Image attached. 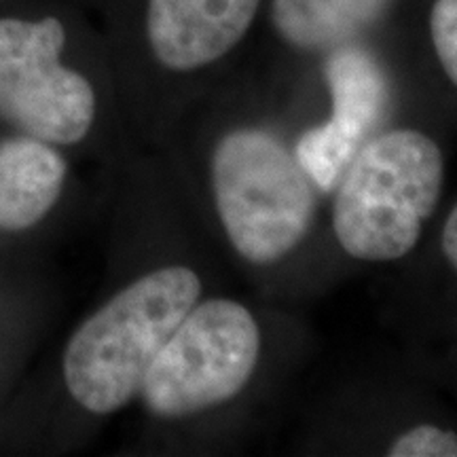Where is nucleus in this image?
Returning <instances> with one entry per match:
<instances>
[{"label":"nucleus","mask_w":457,"mask_h":457,"mask_svg":"<svg viewBox=\"0 0 457 457\" xmlns=\"http://www.w3.org/2000/svg\"><path fill=\"white\" fill-rule=\"evenodd\" d=\"M64 47L57 17H0V117L49 145H77L96 119V91Z\"/></svg>","instance_id":"5"},{"label":"nucleus","mask_w":457,"mask_h":457,"mask_svg":"<svg viewBox=\"0 0 457 457\" xmlns=\"http://www.w3.org/2000/svg\"><path fill=\"white\" fill-rule=\"evenodd\" d=\"M66 180V162L34 136L0 145V228L24 231L49 214Z\"/></svg>","instance_id":"8"},{"label":"nucleus","mask_w":457,"mask_h":457,"mask_svg":"<svg viewBox=\"0 0 457 457\" xmlns=\"http://www.w3.org/2000/svg\"><path fill=\"white\" fill-rule=\"evenodd\" d=\"M392 457H457L455 432L436 426H417L398 436L387 451Z\"/></svg>","instance_id":"10"},{"label":"nucleus","mask_w":457,"mask_h":457,"mask_svg":"<svg viewBox=\"0 0 457 457\" xmlns=\"http://www.w3.org/2000/svg\"><path fill=\"white\" fill-rule=\"evenodd\" d=\"M199 295L202 279L179 265L148 273L112 296L66 345L64 379L72 398L96 415L125 407Z\"/></svg>","instance_id":"1"},{"label":"nucleus","mask_w":457,"mask_h":457,"mask_svg":"<svg viewBox=\"0 0 457 457\" xmlns=\"http://www.w3.org/2000/svg\"><path fill=\"white\" fill-rule=\"evenodd\" d=\"M333 96V114L296 142L295 157L320 191H333L343 171L384 121L390 106V83L369 51L343 45L330 51L324 66Z\"/></svg>","instance_id":"6"},{"label":"nucleus","mask_w":457,"mask_h":457,"mask_svg":"<svg viewBox=\"0 0 457 457\" xmlns=\"http://www.w3.org/2000/svg\"><path fill=\"white\" fill-rule=\"evenodd\" d=\"M443 153L415 129H392L356 153L337 182L335 236L358 261L403 259L441 197Z\"/></svg>","instance_id":"2"},{"label":"nucleus","mask_w":457,"mask_h":457,"mask_svg":"<svg viewBox=\"0 0 457 457\" xmlns=\"http://www.w3.org/2000/svg\"><path fill=\"white\" fill-rule=\"evenodd\" d=\"M430 34L438 62L457 87V0H436L434 3Z\"/></svg>","instance_id":"11"},{"label":"nucleus","mask_w":457,"mask_h":457,"mask_svg":"<svg viewBox=\"0 0 457 457\" xmlns=\"http://www.w3.org/2000/svg\"><path fill=\"white\" fill-rule=\"evenodd\" d=\"M443 253L447 256V261L453 265V270L457 271V205L453 208V212L449 214L447 222H445L443 228Z\"/></svg>","instance_id":"12"},{"label":"nucleus","mask_w":457,"mask_h":457,"mask_svg":"<svg viewBox=\"0 0 457 457\" xmlns=\"http://www.w3.org/2000/svg\"><path fill=\"white\" fill-rule=\"evenodd\" d=\"M261 0H148L146 34L157 62L188 72L220 60L253 26Z\"/></svg>","instance_id":"7"},{"label":"nucleus","mask_w":457,"mask_h":457,"mask_svg":"<svg viewBox=\"0 0 457 457\" xmlns=\"http://www.w3.org/2000/svg\"><path fill=\"white\" fill-rule=\"evenodd\" d=\"M212 185L227 237L245 261L276 262L310 231L316 210L310 176L267 131L227 134L212 157Z\"/></svg>","instance_id":"3"},{"label":"nucleus","mask_w":457,"mask_h":457,"mask_svg":"<svg viewBox=\"0 0 457 457\" xmlns=\"http://www.w3.org/2000/svg\"><path fill=\"white\" fill-rule=\"evenodd\" d=\"M392 0H273L271 20L296 49L333 51L379 20Z\"/></svg>","instance_id":"9"},{"label":"nucleus","mask_w":457,"mask_h":457,"mask_svg":"<svg viewBox=\"0 0 457 457\" xmlns=\"http://www.w3.org/2000/svg\"><path fill=\"white\" fill-rule=\"evenodd\" d=\"M259 356V327L244 305L231 299L195 303L153 360L142 400L163 420L219 407L248 386Z\"/></svg>","instance_id":"4"}]
</instances>
